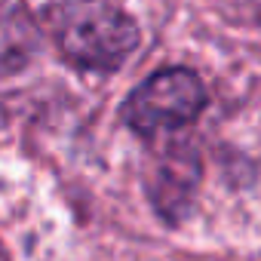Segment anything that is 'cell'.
<instances>
[{
  "label": "cell",
  "mask_w": 261,
  "mask_h": 261,
  "mask_svg": "<svg viewBox=\"0 0 261 261\" xmlns=\"http://www.w3.org/2000/svg\"><path fill=\"white\" fill-rule=\"evenodd\" d=\"M49 31L62 56L89 71H114L139 46V28L114 0H49Z\"/></svg>",
  "instance_id": "obj_1"
},
{
  "label": "cell",
  "mask_w": 261,
  "mask_h": 261,
  "mask_svg": "<svg viewBox=\"0 0 261 261\" xmlns=\"http://www.w3.org/2000/svg\"><path fill=\"white\" fill-rule=\"evenodd\" d=\"M206 108V86L188 68H166L148 77L123 105V120L139 136L172 133L200 117Z\"/></svg>",
  "instance_id": "obj_2"
}]
</instances>
